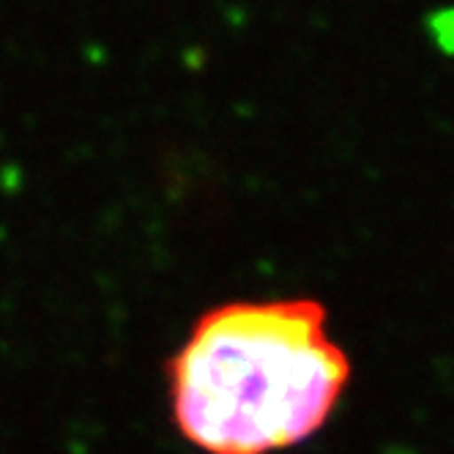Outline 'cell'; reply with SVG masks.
Returning a JSON list of instances; mask_svg holds the SVG:
<instances>
[{
	"label": "cell",
	"mask_w": 454,
	"mask_h": 454,
	"mask_svg": "<svg viewBox=\"0 0 454 454\" xmlns=\"http://www.w3.org/2000/svg\"><path fill=\"white\" fill-rule=\"evenodd\" d=\"M348 383L320 301H231L203 312L173 356L170 408L206 454H277L326 425Z\"/></svg>",
	"instance_id": "obj_1"
},
{
	"label": "cell",
	"mask_w": 454,
	"mask_h": 454,
	"mask_svg": "<svg viewBox=\"0 0 454 454\" xmlns=\"http://www.w3.org/2000/svg\"><path fill=\"white\" fill-rule=\"evenodd\" d=\"M427 34L435 47L446 55H454V9H441L427 17Z\"/></svg>",
	"instance_id": "obj_2"
}]
</instances>
